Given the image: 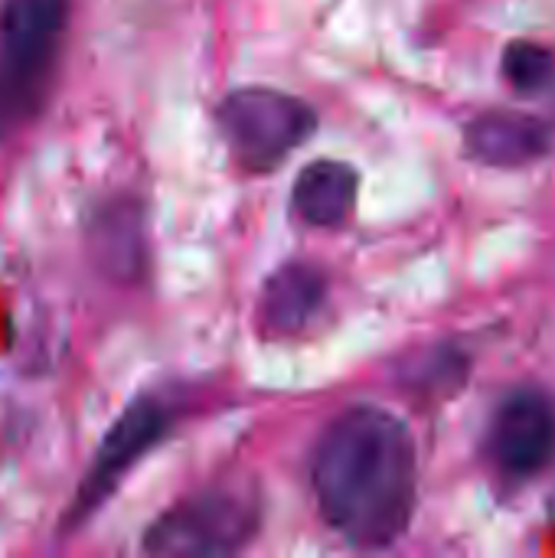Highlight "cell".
Returning <instances> with one entry per match:
<instances>
[{"label":"cell","mask_w":555,"mask_h":558,"mask_svg":"<svg viewBox=\"0 0 555 558\" xmlns=\"http://www.w3.org/2000/svg\"><path fill=\"white\" fill-rule=\"evenodd\" d=\"M213 118L232 163L245 173H275L317 131V111L304 98L265 85L229 92Z\"/></svg>","instance_id":"obj_4"},{"label":"cell","mask_w":555,"mask_h":558,"mask_svg":"<svg viewBox=\"0 0 555 558\" xmlns=\"http://www.w3.org/2000/svg\"><path fill=\"white\" fill-rule=\"evenodd\" d=\"M72 0L0 3V137L33 124L56 88Z\"/></svg>","instance_id":"obj_2"},{"label":"cell","mask_w":555,"mask_h":558,"mask_svg":"<svg viewBox=\"0 0 555 558\" xmlns=\"http://www.w3.org/2000/svg\"><path fill=\"white\" fill-rule=\"evenodd\" d=\"M464 150L487 167H527L553 150V128L523 111H484L464 124Z\"/></svg>","instance_id":"obj_8"},{"label":"cell","mask_w":555,"mask_h":558,"mask_svg":"<svg viewBox=\"0 0 555 558\" xmlns=\"http://www.w3.org/2000/svg\"><path fill=\"white\" fill-rule=\"evenodd\" d=\"M500 72L507 85L520 95L550 92L555 85V52L533 39H517L504 49Z\"/></svg>","instance_id":"obj_10"},{"label":"cell","mask_w":555,"mask_h":558,"mask_svg":"<svg viewBox=\"0 0 555 558\" xmlns=\"http://www.w3.org/2000/svg\"><path fill=\"white\" fill-rule=\"evenodd\" d=\"M262 530V500L252 487L216 484L160 513L141 553L167 558L239 556Z\"/></svg>","instance_id":"obj_3"},{"label":"cell","mask_w":555,"mask_h":558,"mask_svg":"<svg viewBox=\"0 0 555 558\" xmlns=\"http://www.w3.org/2000/svg\"><path fill=\"white\" fill-rule=\"evenodd\" d=\"M487 454L510 484H527L555 458V405L543 389L520 386L504 396L491 418Z\"/></svg>","instance_id":"obj_6"},{"label":"cell","mask_w":555,"mask_h":558,"mask_svg":"<svg viewBox=\"0 0 555 558\" xmlns=\"http://www.w3.org/2000/svg\"><path fill=\"white\" fill-rule=\"evenodd\" d=\"M330 294L327 275L314 262H288L262 288L258 298V327L268 340L301 337L317 314L324 311Z\"/></svg>","instance_id":"obj_7"},{"label":"cell","mask_w":555,"mask_h":558,"mask_svg":"<svg viewBox=\"0 0 555 558\" xmlns=\"http://www.w3.org/2000/svg\"><path fill=\"white\" fill-rule=\"evenodd\" d=\"M170 428H173V412L160 396L134 399L114 418V425L105 432L101 445L95 448V458H92L88 471L82 474V484H79L59 530L72 533V530L85 526L105 507V500L114 497V490L124 484V477L170 435Z\"/></svg>","instance_id":"obj_5"},{"label":"cell","mask_w":555,"mask_h":558,"mask_svg":"<svg viewBox=\"0 0 555 558\" xmlns=\"http://www.w3.org/2000/svg\"><path fill=\"white\" fill-rule=\"evenodd\" d=\"M360 199V173L347 160L321 157L301 167L294 190H291V209L301 222L314 229H343Z\"/></svg>","instance_id":"obj_9"},{"label":"cell","mask_w":555,"mask_h":558,"mask_svg":"<svg viewBox=\"0 0 555 558\" xmlns=\"http://www.w3.org/2000/svg\"><path fill=\"white\" fill-rule=\"evenodd\" d=\"M464 373H468V363L458 350H445V347H435L432 353H425L419 360V366L412 373H406V383L422 389V392H442L445 386H458L464 383Z\"/></svg>","instance_id":"obj_11"},{"label":"cell","mask_w":555,"mask_h":558,"mask_svg":"<svg viewBox=\"0 0 555 558\" xmlns=\"http://www.w3.org/2000/svg\"><path fill=\"white\" fill-rule=\"evenodd\" d=\"M311 490L353 549L396 546L419 507V448L406 418L370 402L343 409L314 445Z\"/></svg>","instance_id":"obj_1"}]
</instances>
